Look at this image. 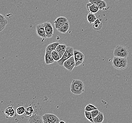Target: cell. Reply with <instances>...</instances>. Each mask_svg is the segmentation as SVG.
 Returning a JSON list of instances; mask_svg holds the SVG:
<instances>
[{
  "label": "cell",
  "instance_id": "cell-1",
  "mask_svg": "<svg viewBox=\"0 0 132 123\" xmlns=\"http://www.w3.org/2000/svg\"><path fill=\"white\" fill-rule=\"evenodd\" d=\"M84 83L82 80H74L71 82L70 86L71 91L73 94L77 95H80L84 91Z\"/></svg>",
  "mask_w": 132,
  "mask_h": 123
},
{
  "label": "cell",
  "instance_id": "cell-2",
  "mask_svg": "<svg viewBox=\"0 0 132 123\" xmlns=\"http://www.w3.org/2000/svg\"><path fill=\"white\" fill-rule=\"evenodd\" d=\"M112 64L114 68L119 70H122L127 68L128 61L127 58L114 56Z\"/></svg>",
  "mask_w": 132,
  "mask_h": 123
},
{
  "label": "cell",
  "instance_id": "cell-3",
  "mask_svg": "<svg viewBox=\"0 0 132 123\" xmlns=\"http://www.w3.org/2000/svg\"><path fill=\"white\" fill-rule=\"evenodd\" d=\"M113 54L114 56L127 58L129 56V50L125 46L118 45L114 50Z\"/></svg>",
  "mask_w": 132,
  "mask_h": 123
},
{
  "label": "cell",
  "instance_id": "cell-4",
  "mask_svg": "<svg viewBox=\"0 0 132 123\" xmlns=\"http://www.w3.org/2000/svg\"><path fill=\"white\" fill-rule=\"evenodd\" d=\"M74 51L73 47L70 46H67L66 51L64 54H63V56L62 57L61 59L57 62V64L60 66H63V63L65 61L69 59L71 56H74Z\"/></svg>",
  "mask_w": 132,
  "mask_h": 123
},
{
  "label": "cell",
  "instance_id": "cell-5",
  "mask_svg": "<svg viewBox=\"0 0 132 123\" xmlns=\"http://www.w3.org/2000/svg\"><path fill=\"white\" fill-rule=\"evenodd\" d=\"M43 123H60V119L56 115L46 113L42 115Z\"/></svg>",
  "mask_w": 132,
  "mask_h": 123
},
{
  "label": "cell",
  "instance_id": "cell-6",
  "mask_svg": "<svg viewBox=\"0 0 132 123\" xmlns=\"http://www.w3.org/2000/svg\"><path fill=\"white\" fill-rule=\"evenodd\" d=\"M74 57L75 61V66H79L82 64L84 60L85 56L84 54L78 50H74Z\"/></svg>",
  "mask_w": 132,
  "mask_h": 123
},
{
  "label": "cell",
  "instance_id": "cell-7",
  "mask_svg": "<svg viewBox=\"0 0 132 123\" xmlns=\"http://www.w3.org/2000/svg\"><path fill=\"white\" fill-rule=\"evenodd\" d=\"M63 67L68 71L71 72L75 67V61L74 59V56L71 57L69 59L66 60L63 63Z\"/></svg>",
  "mask_w": 132,
  "mask_h": 123
},
{
  "label": "cell",
  "instance_id": "cell-8",
  "mask_svg": "<svg viewBox=\"0 0 132 123\" xmlns=\"http://www.w3.org/2000/svg\"><path fill=\"white\" fill-rule=\"evenodd\" d=\"M36 30L37 36L40 38H42L43 40H44L47 38L43 23H40L37 25L36 26Z\"/></svg>",
  "mask_w": 132,
  "mask_h": 123
},
{
  "label": "cell",
  "instance_id": "cell-9",
  "mask_svg": "<svg viewBox=\"0 0 132 123\" xmlns=\"http://www.w3.org/2000/svg\"><path fill=\"white\" fill-rule=\"evenodd\" d=\"M43 24L47 38L53 37L54 36V29L52 24L48 22H45Z\"/></svg>",
  "mask_w": 132,
  "mask_h": 123
},
{
  "label": "cell",
  "instance_id": "cell-10",
  "mask_svg": "<svg viewBox=\"0 0 132 123\" xmlns=\"http://www.w3.org/2000/svg\"><path fill=\"white\" fill-rule=\"evenodd\" d=\"M67 19L64 17H59L56 19V20L54 22V23L55 24V27L56 29H58L59 28L61 27L63 24H64L65 22H68Z\"/></svg>",
  "mask_w": 132,
  "mask_h": 123
},
{
  "label": "cell",
  "instance_id": "cell-11",
  "mask_svg": "<svg viewBox=\"0 0 132 123\" xmlns=\"http://www.w3.org/2000/svg\"><path fill=\"white\" fill-rule=\"evenodd\" d=\"M88 1L89 3H94L95 5L98 6L100 9V10L106 9V8L107 6L105 1L103 0H88Z\"/></svg>",
  "mask_w": 132,
  "mask_h": 123
},
{
  "label": "cell",
  "instance_id": "cell-12",
  "mask_svg": "<svg viewBox=\"0 0 132 123\" xmlns=\"http://www.w3.org/2000/svg\"><path fill=\"white\" fill-rule=\"evenodd\" d=\"M28 123H43V120L42 118V116H40L38 115H33L31 117L28 118V120L27 121Z\"/></svg>",
  "mask_w": 132,
  "mask_h": 123
},
{
  "label": "cell",
  "instance_id": "cell-13",
  "mask_svg": "<svg viewBox=\"0 0 132 123\" xmlns=\"http://www.w3.org/2000/svg\"><path fill=\"white\" fill-rule=\"evenodd\" d=\"M86 7L89 12L93 13H96L100 10V9L98 6L95 5L94 3L89 2L87 4Z\"/></svg>",
  "mask_w": 132,
  "mask_h": 123
},
{
  "label": "cell",
  "instance_id": "cell-14",
  "mask_svg": "<svg viewBox=\"0 0 132 123\" xmlns=\"http://www.w3.org/2000/svg\"><path fill=\"white\" fill-rule=\"evenodd\" d=\"M103 20L102 18H99L92 23V27L94 30L99 31L101 30L103 26Z\"/></svg>",
  "mask_w": 132,
  "mask_h": 123
},
{
  "label": "cell",
  "instance_id": "cell-15",
  "mask_svg": "<svg viewBox=\"0 0 132 123\" xmlns=\"http://www.w3.org/2000/svg\"><path fill=\"white\" fill-rule=\"evenodd\" d=\"M67 47V46L65 44H59L58 46H57L56 50L58 52L61 58H62V57L63 56V54H64L65 52L66 51Z\"/></svg>",
  "mask_w": 132,
  "mask_h": 123
},
{
  "label": "cell",
  "instance_id": "cell-16",
  "mask_svg": "<svg viewBox=\"0 0 132 123\" xmlns=\"http://www.w3.org/2000/svg\"><path fill=\"white\" fill-rule=\"evenodd\" d=\"M34 108L31 105H30L26 108V111L24 114V117L25 118H29L34 114Z\"/></svg>",
  "mask_w": 132,
  "mask_h": 123
},
{
  "label": "cell",
  "instance_id": "cell-17",
  "mask_svg": "<svg viewBox=\"0 0 132 123\" xmlns=\"http://www.w3.org/2000/svg\"><path fill=\"white\" fill-rule=\"evenodd\" d=\"M45 64H50L54 63L55 60L53 58L51 53L46 51L45 55Z\"/></svg>",
  "mask_w": 132,
  "mask_h": 123
},
{
  "label": "cell",
  "instance_id": "cell-18",
  "mask_svg": "<svg viewBox=\"0 0 132 123\" xmlns=\"http://www.w3.org/2000/svg\"><path fill=\"white\" fill-rule=\"evenodd\" d=\"M4 113L7 117L12 118L15 115V111L12 106H9L5 110Z\"/></svg>",
  "mask_w": 132,
  "mask_h": 123
},
{
  "label": "cell",
  "instance_id": "cell-19",
  "mask_svg": "<svg viewBox=\"0 0 132 123\" xmlns=\"http://www.w3.org/2000/svg\"><path fill=\"white\" fill-rule=\"evenodd\" d=\"M8 24V20L5 17L0 14V32L2 31L5 29L7 24Z\"/></svg>",
  "mask_w": 132,
  "mask_h": 123
},
{
  "label": "cell",
  "instance_id": "cell-20",
  "mask_svg": "<svg viewBox=\"0 0 132 123\" xmlns=\"http://www.w3.org/2000/svg\"><path fill=\"white\" fill-rule=\"evenodd\" d=\"M69 28H70V25H69V22L68 21L65 22L64 24H63L61 27L59 28L57 30L59 32L65 34L66 32L68 31L69 30Z\"/></svg>",
  "mask_w": 132,
  "mask_h": 123
},
{
  "label": "cell",
  "instance_id": "cell-21",
  "mask_svg": "<svg viewBox=\"0 0 132 123\" xmlns=\"http://www.w3.org/2000/svg\"><path fill=\"white\" fill-rule=\"evenodd\" d=\"M104 115L103 113L100 112L96 117L93 118L94 123H102L104 121Z\"/></svg>",
  "mask_w": 132,
  "mask_h": 123
},
{
  "label": "cell",
  "instance_id": "cell-22",
  "mask_svg": "<svg viewBox=\"0 0 132 123\" xmlns=\"http://www.w3.org/2000/svg\"><path fill=\"white\" fill-rule=\"evenodd\" d=\"M59 44L60 43L58 42H54V43H51V44H49L46 47V51L51 53L52 51L56 50L57 46H58Z\"/></svg>",
  "mask_w": 132,
  "mask_h": 123
},
{
  "label": "cell",
  "instance_id": "cell-23",
  "mask_svg": "<svg viewBox=\"0 0 132 123\" xmlns=\"http://www.w3.org/2000/svg\"><path fill=\"white\" fill-rule=\"evenodd\" d=\"M87 21L89 24H92L97 19V18L95 13L89 12L87 16Z\"/></svg>",
  "mask_w": 132,
  "mask_h": 123
},
{
  "label": "cell",
  "instance_id": "cell-24",
  "mask_svg": "<svg viewBox=\"0 0 132 123\" xmlns=\"http://www.w3.org/2000/svg\"><path fill=\"white\" fill-rule=\"evenodd\" d=\"M51 54H52V56L53 57V58L55 60V61L57 62L61 59L60 56L56 50L52 51L51 52Z\"/></svg>",
  "mask_w": 132,
  "mask_h": 123
},
{
  "label": "cell",
  "instance_id": "cell-25",
  "mask_svg": "<svg viewBox=\"0 0 132 123\" xmlns=\"http://www.w3.org/2000/svg\"><path fill=\"white\" fill-rule=\"evenodd\" d=\"M26 111V108L23 106H20L16 109V113L19 115H23Z\"/></svg>",
  "mask_w": 132,
  "mask_h": 123
},
{
  "label": "cell",
  "instance_id": "cell-26",
  "mask_svg": "<svg viewBox=\"0 0 132 123\" xmlns=\"http://www.w3.org/2000/svg\"><path fill=\"white\" fill-rule=\"evenodd\" d=\"M85 117H86V118H87V119L90 121L91 122L94 123V121H93V119L92 114H91V113L90 111H87L85 110Z\"/></svg>",
  "mask_w": 132,
  "mask_h": 123
},
{
  "label": "cell",
  "instance_id": "cell-27",
  "mask_svg": "<svg viewBox=\"0 0 132 123\" xmlns=\"http://www.w3.org/2000/svg\"><path fill=\"white\" fill-rule=\"evenodd\" d=\"M97 109V108L94 105L89 104L87 105V106L85 108V111H92L94 110H96Z\"/></svg>",
  "mask_w": 132,
  "mask_h": 123
},
{
  "label": "cell",
  "instance_id": "cell-28",
  "mask_svg": "<svg viewBox=\"0 0 132 123\" xmlns=\"http://www.w3.org/2000/svg\"><path fill=\"white\" fill-rule=\"evenodd\" d=\"M99 112H100V111L98 109L94 110H93L92 111H91L93 118H95V117H96L98 115V114L99 113Z\"/></svg>",
  "mask_w": 132,
  "mask_h": 123
},
{
  "label": "cell",
  "instance_id": "cell-29",
  "mask_svg": "<svg viewBox=\"0 0 132 123\" xmlns=\"http://www.w3.org/2000/svg\"><path fill=\"white\" fill-rule=\"evenodd\" d=\"M65 123V122H64V121H60V123Z\"/></svg>",
  "mask_w": 132,
  "mask_h": 123
}]
</instances>
